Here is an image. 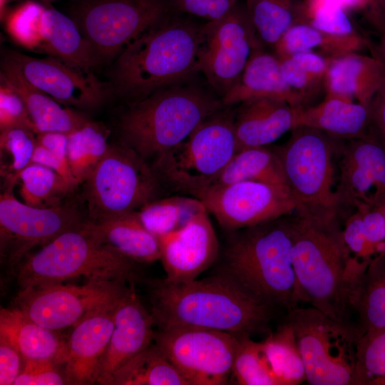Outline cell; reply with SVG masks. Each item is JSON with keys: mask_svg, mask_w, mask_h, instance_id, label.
<instances>
[{"mask_svg": "<svg viewBox=\"0 0 385 385\" xmlns=\"http://www.w3.org/2000/svg\"><path fill=\"white\" fill-rule=\"evenodd\" d=\"M242 181L287 185L277 152L266 146L247 147L237 150L207 188Z\"/></svg>", "mask_w": 385, "mask_h": 385, "instance_id": "cell-30", "label": "cell"}, {"mask_svg": "<svg viewBox=\"0 0 385 385\" xmlns=\"http://www.w3.org/2000/svg\"><path fill=\"white\" fill-rule=\"evenodd\" d=\"M14 187L0 195V256L9 275L38 245L43 246L87 220L71 204L41 208L20 202Z\"/></svg>", "mask_w": 385, "mask_h": 385, "instance_id": "cell-13", "label": "cell"}, {"mask_svg": "<svg viewBox=\"0 0 385 385\" xmlns=\"http://www.w3.org/2000/svg\"><path fill=\"white\" fill-rule=\"evenodd\" d=\"M260 47L264 46L245 4L237 2L222 18L203 25L200 71L222 97L237 83L252 53Z\"/></svg>", "mask_w": 385, "mask_h": 385, "instance_id": "cell-15", "label": "cell"}, {"mask_svg": "<svg viewBox=\"0 0 385 385\" xmlns=\"http://www.w3.org/2000/svg\"><path fill=\"white\" fill-rule=\"evenodd\" d=\"M339 139L320 130L300 126L292 130L288 140L274 150L297 204L295 211L341 221L334 163Z\"/></svg>", "mask_w": 385, "mask_h": 385, "instance_id": "cell-7", "label": "cell"}, {"mask_svg": "<svg viewBox=\"0 0 385 385\" xmlns=\"http://www.w3.org/2000/svg\"><path fill=\"white\" fill-rule=\"evenodd\" d=\"M8 54L32 85L64 106L92 109L106 97L105 84L91 70L52 56L35 58L16 51Z\"/></svg>", "mask_w": 385, "mask_h": 385, "instance_id": "cell-17", "label": "cell"}, {"mask_svg": "<svg viewBox=\"0 0 385 385\" xmlns=\"http://www.w3.org/2000/svg\"><path fill=\"white\" fill-rule=\"evenodd\" d=\"M368 42L361 34L342 36L320 31L299 22L292 26L273 46L279 58L304 51H317L329 58L359 52Z\"/></svg>", "mask_w": 385, "mask_h": 385, "instance_id": "cell-29", "label": "cell"}, {"mask_svg": "<svg viewBox=\"0 0 385 385\" xmlns=\"http://www.w3.org/2000/svg\"><path fill=\"white\" fill-rule=\"evenodd\" d=\"M113 385H188V383L153 342L115 372Z\"/></svg>", "mask_w": 385, "mask_h": 385, "instance_id": "cell-32", "label": "cell"}, {"mask_svg": "<svg viewBox=\"0 0 385 385\" xmlns=\"http://www.w3.org/2000/svg\"><path fill=\"white\" fill-rule=\"evenodd\" d=\"M31 163L49 168L61 175L69 183L76 187L78 185L72 175L68 163L61 160L53 153L38 143L35 148Z\"/></svg>", "mask_w": 385, "mask_h": 385, "instance_id": "cell-52", "label": "cell"}, {"mask_svg": "<svg viewBox=\"0 0 385 385\" xmlns=\"http://www.w3.org/2000/svg\"><path fill=\"white\" fill-rule=\"evenodd\" d=\"M287 219L292 265L306 303L359 331L353 300L370 260L350 252L338 220H323L297 211Z\"/></svg>", "mask_w": 385, "mask_h": 385, "instance_id": "cell-1", "label": "cell"}, {"mask_svg": "<svg viewBox=\"0 0 385 385\" xmlns=\"http://www.w3.org/2000/svg\"><path fill=\"white\" fill-rule=\"evenodd\" d=\"M371 127L385 145V76L370 104Z\"/></svg>", "mask_w": 385, "mask_h": 385, "instance_id": "cell-53", "label": "cell"}, {"mask_svg": "<svg viewBox=\"0 0 385 385\" xmlns=\"http://www.w3.org/2000/svg\"><path fill=\"white\" fill-rule=\"evenodd\" d=\"M0 335L18 349L24 360H51L63 365L66 340L60 332L37 324L15 306L1 309Z\"/></svg>", "mask_w": 385, "mask_h": 385, "instance_id": "cell-25", "label": "cell"}, {"mask_svg": "<svg viewBox=\"0 0 385 385\" xmlns=\"http://www.w3.org/2000/svg\"><path fill=\"white\" fill-rule=\"evenodd\" d=\"M46 8L34 0H25L8 10L2 21L9 37L27 49L41 50V18Z\"/></svg>", "mask_w": 385, "mask_h": 385, "instance_id": "cell-41", "label": "cell"}, {"mask_svg": "<svg viewBox=\"0 0 385 385\" xmlns=\"http://www.w3.org/2000/svg\"><path fill=\"white\" fill-rule=\"evenodd\" d=\"M23 1V0H9V2H11V1ZM25 1V0H24ZM40 1H53V0H40Z\"/></svg>", "mask_w": 385, "mask_h": 385, "instance_id": "cell-58", "label": "cell"}, {"mask_svg": "<svg viewBox=\"0 0 385 385\" xmlns=\"http://www.w3.org/2000/svg\"><path fill=\"white\" fill-rule=\"evenodd\" d=\"M347 12L342 0H302L300 22L332 34H359Z\"/></svg>", "mask_w": 385, "mask_h": 385, "instance_id": "cell-42", "label": "cell"}, {"mask_svg": "<svg viewBox=\"0 0 385 385\" xmlns=\"http://www.w3.org/2000/svg\"><path fill=\"white\" fill-rule=\"evenodd\" d=\"M245 6L264 47H273L292 26L300 22L298 0H245Z\"/></svg>", "mask_w": 385, "mask_h": 385, "instance_id": "cell-33", "label": "cell"}, {"mask_svg": "<svg viewBox=\"0 0 385 385\" xmlns=\"http://www.w3.org/2000/svg\"><path fill=\"white\" fill-rule=\"evenodd\" d=\"M135 286L115 307L114 327L96 384L113 385L115 372L153 342L154 319L140 302Z\"/></svg>", "mask_w": 385, "mask_h": 385, "instance_id": "cell-19", "label": "cell"}, {"mask_svg": "<svg viewBox=\"0 0 385 385\" xmlns=\"http://www.w3.org/2000/svg\"><path fill=\"white\" fill-rule=\"evenodd\" d=\"M262 98L283 101L297 108H305L302 98L284 80L279 58L260 47L254 51L239 81L221 101L223 105L230 106Z\"/></svg>", "mask_w": 385, "mask_h": 385, "instance_id": "cell-24", "label": "cell"}, {"mask_svg": "<svg viewBox=\"0 0 385 385\" xmlns=\"http://www.w3.org/2000/svg\"><path fill=\"white\" fill-rule=\"evenodd\" d=\"M16 184L23 202L41 208L63 204V199L76 188L52 169L34 163L19 173Z\"/></svg>", "mask_w": 385, "mask_h": 385, "instance_id": "cell-35", "label": "cell"}, {"mask_svg": "<svg viewBox=\"0 0 385 385\" xmlns=\"http://www.w3.org/2000/svg\"><path fill=\"white\" fill-rule=\"evenodd\" d=\"M300 124L340 139L359 138L371 128L370 108L359 102L325 97L317 106L302 108Z\"/></svg>", "mask_w": 385, "mask_h": 385, "instance_id": "cell-27", "label": "cell"}, {"mask_svg": "<svg viewBox=\"0 0 385 385\" xmlns=\"http://www.w3.org/2000/svg\"><path fill=\"white\" fill-rule=\"evenodd\" d=\"M158 329L197 327L242 334H269L278 312L252 297L227 275L183 283L147 282Z\"/></svg>", "mask_w": 385, "mask_h": 385, "instance_id": "cell-2", "label": "cell"}, {"mask_svg": "<svg viewBox=\"0 0 385 385\" xmlns=\"http://www.w3.org/2000/svg\"><path fill=\"white\" fill-rule=\"evenodd\" d=\"M353 308L361 336L385 329V252L368 263L359 281Z\"/></svg>", "mask_w": 385, "mask_h": 385, "instance_id": "cell-31", "label": "cell"}, {"mask_svg": "<svg viewBox=\"0 0 385 385\" xmlns=\"http://www.w3.org/2000/svg\"><path fill=\"white\" fill-rule=\"evenodd\" d=\"M385 76V62L374 56L350 53L332 58L323 81L326 97L369 106Z\"/></svg>", "mask_w": 385, "mask_h": 385, "instance_id": "cell-22", "label": "cell"}, {"mask_svg": "<svg viewBox=\"0 0 385 385\" xmlns=\"http://www.w3.org/2000/svg\"><path fill=\"white\" fill-rule=\"evenodd\" d=\"M205 210L202 202L196 197L173 196L150 201L135 212L143 225L160 238L180 229L195 214Z\"/></svg>", "mask_w": 385, "mask_h": 385, "instance_id": "cell-34", "label": "cell"}, {"mask_svg": "<svg viewBox=\"0 0 385 385\" xmlns=\"http://www.w3.org/2000/svg\"><path fill=\"white\" fill-rule=\"evenodd\" d=\"M132 285L123 280H87L82 285L35 286L20 290L14 306L37 324L59 332L115 305Z\"/></svg>", "mask_w": 385, "mask_h": 385, "instance_id": "cell-12", "label": "cell"}, {"mask_svg": "<svg viewBox=\"0 0 385 385\" xmlns=\"http://www.w3.org/2000/svg\"><path fill=\"white\" fill-rule=\"evenodd\" d=\"M67 384L63 367L51 360H24L14 385Z\"/></svg>", "mask_w": 385, "mask_h": 385, "instance_id": "cell-45", "label": "cell"}, {"mask_svg": "<svg viewBox=\"0 0 385 385\" xmlns=\"http://www.w3.org/2000/svg\"><path fill=\"white\" fill-rule=\"evenodd\" d=\"M283 319L290 325L312 385H356L361 334L313 307H297Z\"/></svg>", "mask_w": 385, "mask_h": 385, "instance_id": "cell-10", "label": "cell"}, {"mask_svg": "<svg viewBox=\"0 0 385 385\" xmlns=\"http://www.w3.org/2000/svg\"><path fill=\"white\" fill-rule=\"evenodd\" d=\"M153 342L188 385L228 384L237 335L205 328L171 327L155 331Z\"/></svg>", "mask_w": 385, "mask_h": 385, "instance_id": "cell-14", "label": "cell"}, {"mask_svg": "<svg viewBox=\"0 0 385 385\" xmlns=\"http://www.w3.org/2000/svg\"><path fill=\"white\" fill-rule=\"evenodd\" d=\"M242 103L234 123L237 151L247 147L266 146L301 125L302 108L285 101L262 98Z\"/></svg>", "mask_w": 385, "mask_h": 385, "instance_id": "cell-21", "label": "cell"}, {"mask_svg": "<svg viewBox=\"0 0 385 385\" xmlns=\"http://www.w3.org/2000/svg\"><path fill=\"white\" fill-rule=\"evenodd\" d=\"M41 50L60 59L91 70L101 58L70 16L53 9L44 10L41 25Z\"/></svg>", "mask_w": 385, "mask_h": 385, "instance_id": "cell-26", "label": "cell"}, {"mask_svg": "<svg viewBox=\"0 0 385 385\" xmlns=\"http://www.w3.org/2000/svg\"><path fill=\"white\" fill-rule=\"evenodd\" d=\"M381 41L379 48V54L375 56L385 62V31L381 34Z\"/></svg>", "mask_w": 385, "mask_h": 385, "instance_id": "cell-56", "label": "cell"}, {"mask_svg": "<svg viewBox=\"0 0 385 385\" xmlns=\"http://www.w3.org/2000/svg\"><path fill=\"white\" fill-rule=\"evenodd\" d=\"M356 357V385H385V329L364 334Z\"/></svg>", "mask_w": 385, "mask_h": 385, "instance_id": "cell-43", "label": "cell"}, {"mask_svg": "<svg viewBox=\"0 0 385 385\" xmlns=\"http://www.w3.org/2000/svg\"><path fill=\"white\" fill-rule=\"evenodd\" d=\"M279 59L284 80L307 107V103L317 95L323 83L304 71L290 57Z\"/></svg>", "mask_w": 385, "mask_h": 385, "instance_id": "cell-47", "label": "cell"}, {"mask_svg": "<svg viewBox=\"0 0 385 385\" xmlns=\"http://www.w3.org/2000/svg\"><path fill=\"white\" fill-rule=\"evenodd\" d=\"M37 143L68 163L67 157L68 134L61 132H44L37 134Z\"/></svg>", "mask_w": 385, "mask_h": 385, "instance_id": "cell-54", "label": "cell"}, {"mask_svg": "<svg viewBox=\"0 0 385 385\" xmlns=\"http://www.w3.org/2000/svg\"><path fill=\"white\" fill-rule=\"evenodd\" d=\"M24 364V359L18 349L0 335V384L14 385Z\"/></svg>", "mask_w": 385, "mask_h": 385, "instance_id": "cell-49", "label": "cell"}, {"mask_svg": "<svg viewBox=\"0 0 385 385\" xmlns=\"http://www.w3.org/2000/svg\"><path fill=\"white\" fill-rule=\"evenodd\" d=\"M90 223L103 243L128 258L140 264L160 260L159 238L143 225L135 211L101 222Z\"/></svg>", "mask_w": 385, "mask_h": 385, "instance_id": "cell-28", "label": "cell"}, {"mask_svg": "<svg viewBox=\"0 0 385 385\" xmlns=\"http://www.w3.org/2000/svg\"><path fill=\"white\" fill-rule=\"evenodd\" d=\"M361 212L367 237L374 246L385 241V215L379 206L364 205L356 208Z\"/></svg>", "mask_w": 385, "mask_h": 385, "instance_id": "cell-50", "label": "cell"}, {"mask_svg": "<svg viewBox=\"0 0 385 385\" xmlns=\"http://www.w3.org/2000/svg\"><path fill=\"white\" fill-rule=\"evenodd\" d=\"M342 234L347 247L354 255L362 260H369L377 255L375 246L367 237L359 210L355 209L346 217L342 227Z\"/></svg>", "mask_w": 385, "mask_h": 385, "instance_id": "cell-46", "label": "cell"}, {"mask_svg": "<svg viewBox=\"0 0 385 385\" xmlns=\"http://www.w3.org/2000/svg\"><path fill=\"white\" fill-rule=\"evenodd\" d=\"M168 0H76L70 16L101 60H109L169 13Z\"/></svg>", "mask_w": 385, "mask_h": 385, "instance_id": "cell-11", "label": "cell"}, {"mask_svg": "<svg viewBox=\"0 0 385 385\" xmlns=\"http://www.w3.org/2000/svg\"><path fill=\"white\" fill-rule=\"evenodd\" d=\"M168 2L170 9L212 21L228 13L237 0H168Z\"/></svg>", "mask_w": 385, "mask_h": 385, "instance_id": "cell-48", "label": "cell"}, {"mask_svg": "<svg viewBox=\"0 0 385 385\" xmlns=\"http://www.w3.org/2000/svg\"><path fill=\"white\" fill-rule=\"evenodd\" d=\"M1 68V78L24 100L37 134L51 131L69 134L91 121L83 114L61 106L63 104L32 85L9 54L2 60Z\"/></svg>", "mask_w": 385, "mask_h": 385, "instance_id": "cell-23", "label": "cell"}, {"mask_svg": "<svg viewBox=\"0 0 385 385\" xmlns=\"http://www.w3.org/2000/svg\"><path fill=\"white\" fill-rule=\"evenodd\" d=\"M262 342L280 385H297L306 381L304 363L293 331L284 319Z\"/></svg>", "mask_w": 385, "mask_h": 385, "instance_id": "cell-37", "label": "cell"}, {"mask_svg": "<svg viewBox=\"0 0 385 385\" xmlns=\"http://www.w3.org/2000/svg\"><path fill=\"white\" fill-rule=\"evenodd\" d=\"M290 58L311 76L323 83L331 58L313 51L297 53Z\"/></svg>", "mask_w": 385, "mask_h": 385, "instance_id": "cell-51", "label": "cell"}, {"mask_svg": "<svg viewBox=\"0 0 385 385\" xmlns=\"http://www.w3.org/2000/svg\"><path fill=\"white\" fill-rule=\"evenodd\" d=\"M116 304L96 312L72 327L63 365L67 384H96L113 330Z\"/></svg>", "mask_w": 385, "mask_h": 385, "instance_id": "cell-20", "label": "cell"}, {"mask_svg": "<svg viewBox=\"0 0 385 385\" xmlns=\"http://www.w3.org/2000/svg\"><path fill=\"white\" fill-rule=\"evenodd\" d=\"M218 272L284 315L306 303L292 265L287 215L230 232Z\"/></svg>", "mask_w": 385, "mask_h": 385, "instance_id": "cell-3", "label": "cell"}, {"mask_svg": "<svg viewBox=\"0 0 385 385\" xmlns=\"http://www.w3.org/2000/svg\"><path fill=\"white\" fill-rule=\"evenodd\" d=\"M235 115L220 111L150 165L163 186L196 197L237 152Z\"/></svg>", "mask_w": 385, "mask_h": 385, "instance_id": "cell-8", "label": "cell"}, {"mask_svg": "<svg viewBox=\"0 0 385 385\" xmlns=\"http://www.w3.org/2000/svg\"><path fill=\"white\" fill-rule=\"evenodd\" d=\"M25 128L37 134L25 103L18 92L4 78L0 85V131Z\"/></svg>", "mask_w": 385, "mask_h": 385, "instance_id": "cell-44", "label": "cell"}, {"mask_svg": "<svg viewBox=\"0 0 385 385\" xmlns=\"http://www.w3.org/2000/svg\"><path fill=\"white\" fill-rule=\"evenodd\" d=\"M108 130L103 125L89 121L68 134L67 157L77 183H83L106 154L109 144Z\"/></svg>", "mask_w": 385, "mask_h": 385, "instance_id": "cell-36", "label": "cell"}, {"mask_svg": "<svg viewBox=\"0 0 385 385\" xmlns=\"http://www.w3.org/2000/svg\"><path fill=\"white\" fill-rule=\"evenodd\" d=\"M140 265L103 243L87 219L38 252L29 254L13 277L19 291L81 277L87 280H123L135 285L142 279Z\"/></svg>", "mask_w": 385, "mask_h": 385, "instance_id": "cell-5", "label": "cell"}, {"mask_svg": "<svg viewBox=\"0 0 385 385\" xmlns=\"http://www.w3.org/2000/svg\"><path fill=\"white\" fill-rule=\"evenodd\" d=\"M381 207V209L383 210L384 212V215H385V205H381V206H379Z\"/></svg>", "mask_w": 385, "mask_h": 385, "instance_id": "cell-59", "label": "cell"}, {"mask_svg": "<svg viewBox=\"0 0 385 385\" xmlns=\"http://www.w3.org/2000/svg\"><path fill=\"white\" fill-rule=\"evenodd\" d=\"M341 155L364 166L376 185L375 205H385V145L370 128L364 135L348 139L339 148Z\"/></svg>", "mask_w": 385, "mask_h": 385, "instance_id": "cell-40", "label": "cell"}, {"mask_svg": "<svg viewBox=\"0 0 385 385\" xmlns=\"http://www.w3.org/2000/svg\"><path fill=\"white\" fill-rule=\"evenodd\" d=\"M183 83L131 102L120 117V143L146 161L183 141L223 105L208 91Z\"/></svg>", "mask_w": 385, "mask_h": 385, "instance_id": "cell-6", "label": "cell"}, {"mask_svg": "<svg viewBox=\"0 0 385 385\" xmlns=\"http://www.w3.org/2000/svg\"><path fill=\"white\" fill-rule=\"evenodd\" d=\"M196 198L228 232L279 219L297 208L287 185L255 181L210 186Z\"/></svg>", "mask_w": 385, "mask_h": 385, "instance_id": "cell-16", "label": "cell"}, {"mask_svg": "<svg viewBox=\"0 0 385 385\" xmlns=\"http://www.w3.org/2000/svg\"><path fill=\"white\" fill-rule=\"evenodd\" d=\"M160 261L170 283H183L197 277L217 260L218 240L207 210L195 214L180 229L159 238Z\"/></svg>", "mask_w": 385, "mask_h": 385, "instance_id": "cell-18", "label": "cell"}, {"mask_svg": "<svg viewBox=\"0 0 385 385\" xmlns=\"http://www.w3.org/2000/svg\"><path fill=\"white\" fill-rule=\"evenodd\" d=\"M381 7L382 8V9L384 10V11L385 12V0H378Z\"/></svg>", "mask_w": 385, "mask_h": 385, "instance_id": "cell-57", "label": "cell"}, {"mask_svg": "<svg viewBox=\"0 0 385 385\" xmlns=\"http://www.w3.org/2000/svg\"><path fill=\"white\" fill-rule=\"evenodd\" d=\"M369 9L367 21L381 34L385 31V12L378 0H365Z\"/></svg>", "mask_w": 385, "mask_h": 385, "instance_id": "cell-55", "label": "cell"}, {"mask_svg": "<svg viewBox=\"0 0 385 385\" xmlns=\"http://www.w3.org/2000/svg\"><path fill=\"white\" fill-rule=\"evenodd\" d=\"M37 134L25 128L1 130L0 173L4 186L14 187L19 173L31 163Z\"/></svg>", "mask_w": 385, "mask_h": 385, "instance_id": "cell-39", "label": "cell"}, {"mask_svg": "<svg viewBox=\"0 0 385 385\" xmlns=\"http://www.w3.org/2000/svg\"><path fill=\"white\" fill-rule=\"evenodd\" d=\"M83 183L87 219L93 223L137 211L163 191L151 165L120 142L109 145Z\"/></svg>", "mask_w": 385, "mask_h": 385, "instance_id": "cell-9", "label": "cell"}, {"mask_svg": "<svg viewBox=\"0 0 385 385\" xmlns=\"http://www.w3.org/2000/svg\"><path fill=\"white\" fill-rule=\"evenodd\" d=\"M232 376L239 385H280L274 374L262 342L249 334L237 336Z\"/></svg>", "mask_w": 385, "mask_h": 385, "instance_id": "cell-38", "label": "cell"}, {"mask_svg": "<svg viewBox=\"0 0 385 385\" xmlns=\"http://www.w3.org/2000/svg\"><path fill=\"white\" fill-rule=\"evenodd\" d=\"M168 14L131 41L114 63L115 91L131 102L183 83L200 71L203 25L170 18Z\"/></svg>", "mask_w": 385, "mask_h": 385, "instance_id": "cell-4", "label": "cell"}]
</instances>
